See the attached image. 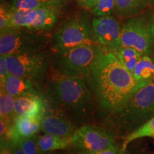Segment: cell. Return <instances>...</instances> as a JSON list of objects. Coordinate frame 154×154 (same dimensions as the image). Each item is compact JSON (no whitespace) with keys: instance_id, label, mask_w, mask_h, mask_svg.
Masks as SVG:
<instances>
[{"instance_id":"obj_4","label":"cell","mask_w":154,"mask_h":154,"mask_svg":"<svg viewBox=\"0 0 154 154\" xmlns=\"http://www.w3.org/2000/svg\"><path fill=\"white\" fill-rule=\"evenodd\" d=\"M51 39L48 32L9 27L0 32V54H22L42 51Z\"/></svg>"},{"instance_id":"obj_33","label":"cell","mask_w":154,"mask_h":154,"mask_svg":"<svg viewBox=\"0 0 154 154\" xmlns=\"http://www.w3.org/2000/svg\"><path fill=\"white\" fill-rule=\"evenodd\" d=\"M153 62H154V51H153Z\"/></svg>"},{"instance_id":"obj_5","label":"cell","mask_w":154,"mask_h":154,"mask_svg":"<svg viewBox=\"0 0 154 154\" xmlns=\"http://www.w3.org/2000/svg\"><path fill=\"white\" fill-rule=\"evenodd\" d=\"M98 50L96 44H84L56 51L53 60L56 71L67 76L88 78Z\"/></svg>"},{"instance_id":"obj_25","label":"cell","mask_w":154,"mask_h":154,"mask_svg":"<svg viewBox=\"0 0 154 154\" xmlns=\"http://www.w3.org/2000/svg\"><path fill=\"white\" fill-rule=\"evenodd\" d=\"M11 18L12 11L10 7H9L5 3H2L0 6V32L11 27Z\"/></svg>"},{"instance_id":"obj_17","label":"cell","mask_w":154,"mask_h":154,"mask_svg":"<svg viewBox=\"0 0 154 154\" xmlns=\"http://www.w3.org/2000/svg\"><path fill=\"white\" fill-rule=\"evenodd\" d=\"M149 5L144 0H115L114 13L119 17H136Z\"/></svg>"},{"instance_id":"obj_13","label":"cell","mask_w":154,"mask_h":154,"mask_svg":"<svg viewBox=\"0 0 154 154\" xmlns=\"http://www.w3.org/2000/svg\"><path fill=\"white\" fill-rule=\"evenodd\" d=\"M47 100L39 95L36 90L15 98L16 116L43 117Z\"/></svg>"},{"instance_id":"obj_7","label":"cell","mask_w":154,"mask_h":154,"mask_svg":"<svg viewBox=\"0 0 154 154\" xmlns=\"http://www.w3.org/2000/svg\"><path fill=\"white\" fill-rule=\"evenodd\" d=\"M121 46L134 48L149 55L154 42V17L140 15L130 18L121 26Z\"/></svg>"},{"instance_id":"obj_2","label":"cell","mask_w":154,"mask_h":154,"mask_svg":"<svg viewBox=\"0 0 154 154\" xmlns=\"http://www.w3.org/2000/svg\"><path fill=\"white\" fill-rule=\"evenodd\" d=\"M49 93L53 103L76 122H84L91 118V96L84 78L56 72L49 81Z\"/></svg>"},{"instance_id":"obj_9","label":"cell","mask_w":154,"mask_h":154,"mask_svg":"<svg viewBox=\"0 0 154 154\" xmlns=\"http://www.w3.org/2000/svg\"><path fill=\"white\" fill-rule=\"evenodd\" d=\"M61 12V4L57 0H49L38 8L29 11L13 12L11 27H25L49 32L57 24Z\"/></svg>"},{"instance_id":"obj_20","label":"cell","mask_w":154,"mask_h":154,"mask_svg":"<svg viewBox=\"0 0 154 154\" xmlns=\"http://www.w3.org/2000/svg\"><path fill=\"white\" fill-rule=\"evenodd\" d=\"M133 76L137 82L154 81V62L149 55L142 56L135 67Z\"/></svg>"},{"instance_id":"obj_14","label":"cell","mask_w":154,"mask_h":154,"mask_svg":"<svg viewBox=\"0 0 154 154\" xmlns=\"http://www.w3.org/2000/svg\"><path fill=\"white\" fill-rule=\"evenodd\" d=\"M42 119L24 116H17L9 131L7 140L18 136L28 137L36 135L42 130Z\"/></svg>"},{"instance_id":"obj_18","label":"cell","mask_w":154,"mask_h":154,"mask_svg":"<svg viewBox=\"0 0 154 154\" xmlns=\"http://www.w3.org/2000/svg\"><path fill=\"white\" fill-rule=\"evenodd\" d=\"M109 51L113 53L119 61L132 74L138 61L143 56L134 48L126 46H121Z\"/></svg>"},{"instance_id":"obj_11","label":"cell","mask_w":154,"mask_h":154,"mask_svg":"<svg viewBox=\"0 0 154 154\" xmlns=\"http://www.w3.org/2000/svg\"><path fill=\"white\" fill-rule=\"evenodd\" d=\"M96 43L101 49L110 51L121 46V26L112 16L97 17L92 20Z\"/></svg>"},{"instance_id":"obj_6","label":"cell","mask_w":154,"mask_h":154,"mask_svg":"<svg viewBox=\"0 0 154 154\" xmlns=\"http://www.w3.org/2000/svg\"><path fill=\"white\" fill-rule=\"evenodd\" d=\"M51 40L55 52L84 44H96L92 23L84 16L76 17L63 23L54 33Z\"/></svg>"},{"instance_id":"obj_8","label":"cell","mask_w":154,"mask_h":154,"mask_svg":"<svg viewBox=\"0 0 154 154\" xmlns=\"http://www.w3.org/2000/svg\"><path fill=\"white\" fill-rule=\"evenodd\" d=\"M5 57L10 74L29 79L34 83L47 76L51 62V55L43 50Z\"/></svg>"},{"instance_id":"obj_27","label":"cell","mask_w":154,"mask_h":154,"mask_svg":"<svg viewBox=\"0 0 154 154\" xmlns=\"http://www.w3.org/2000/svg\"><path fill=\"white\" fill-rule=\"evenodd\" d=\"M9 74L10 73L9 71L6 57L1 55V57H0V82H1L0 84L4 82V81L9 76Z\"/></svg>"},{"instance_id":"obj_34","label":"cell","mask_w":154,"mask_h":154,"mask_svg":"<svg viewBox=\"0 0 154 154\" xmlns=\"http://www.w3.org/2000/svg\"><path fill=\"white\" fill-rule=\"evenodd\" d=\"M43 154H54V153H43Z\"/></svg>"},{"instance_id":"obj_22","label":"cell","mask_w":154,"mask_h":154,"mask_svg":"<svg viewBox=\"0 0 154 154\" xmlns=\"http://www.w3.org/2000/svg\"><path fill=\"white\" fill-rule=\"evenodd\" d=\"M9 140H14L20 146L26 154H43L40 150L37 143V136H28V137H18L14 138Z\"/></svg>"},{"instance_id":"obj_29","label":"cell","mask_w":154,"mask_h":154,"mask_svg":"<svg viewBox=\"0 0 154 154\" xmlns=\"http://www.w3.org/2000/svg\"><path fill=\"white\" fill-rule=\"evenodd\" d=\"M99 0H79V2L82 7L92 9L96 5Z\"/></svg>"},{"instance_id":"obj_1","label":"cell","mask_w":154,"mask_h":154,"mask_svg":"<svg viewBox=\"0 0 154 154\" xmlns=\"http://www.w3.org/2000/svg\"><path fill=\"white\" fill-rule=\"evenodd\" d=\"M88 79L99 106L110 113L128 99L139 84L113 53L99 47Z\"/></svg>"},{"instance_id":"obj_26","label":"cell","mask_w":154,"mask_h":154,"mask_svg":"<svg viewBox=\"0 0 154 154\" xmlns=\"http://www.w3.org/2000/svg\"><path fill=\"white\" fill-rule=\"evenodd\" d=\"M77 154H124L121 148L119 147L116 143L101 151L96 152H81L77 151Z\"/></svg>"},{"instance_id":"obj_23","label":"cell","mask_w":154,"mask_h":154,"mask_svg":"<svg viewBox=\"0 0 154 154\" xmlns=\"http://www.w3.org/2000/svg\"><path fill=\"white\" fill-rule=\"evenodd\" d=\"M49 0H13L10 5L13 12H23L34 10L46 5Z\"/></svg>"},{"instance_id":"obj_21","label":"cell","mask_w":154,"mask_h":154,"mask_svg":"<svg viewBox=\"0 0 154 154\" xmlns=\"http://www.w3.org/2000/svg\"><path fill=\"white\" fill-rule=\"evenodd\" d=\"M145 137L154 138V117L140 126L137 129L134 130V131L125 136L122 146H121L123 152L124 153L126 151L128 144L131 143L132 141Z\"/></svg>"},{"instance_id":"obj_31","label":"cell","mask_w":154,"mask_h":154,"mask_svg":"<svg viewBox=\"0 0 154 154\" xmlns=\"http://www.w3.org/2000/svg\"><path fill=\"white\" fill-rule=\"evenodd\" d=\"M144 1L146 2L148 4H152V3H154V0H144Z\"/></svg>"},{"instance_id":"obj_16","label":"cell","mask_w":154,"mask_h":154,"mask_svg":"<svg viewBox=\"0 0 154 154\" xmlns=\"http://www.w3.org/2000/svg\"><path fill=\"white\" fill-rule=\"evenodd\" d=\"M37 143L42 153L57 150H63L73 146L72 136L61 137L51 134H45L37 136Z\"/></svg>"},{"instance_id":"obj_28","label":"cell","mask_w":154,"mask_h":154,"mask_svg":"<svg viewBox=\"0 0 154 154\" xmlns=\"http://www.w3.org/2000/svg\"><path fill=\"white\" fill-rule=\"evenodd\" d=\"M1 151L4 154H14L10 140H1Z\"/></svg>"},{"instance_id":"obj_32","label":"cell","mask_w":154,"mask_h":154,"mask_svg":"<svg viewBox=\"0 0 154 154\" xmlns=\"http://www.w3.org/2000/svg\"><path fill=\"white\" fill-rule=\"evenodd\" d=\"M0 154H4V153H3V152H2V151H1V152H0Z\"/></svg>"},{"instance_id":"obj_30","label":"cell","mask_w":154,"mask_h":154,"mask_svg":"<svg viewBox=\"0 0 154 154\" xmlns=\"http://www.w3.org/2000/svg\"><path fill=\"white\" fill-rule=\"evenodd\" d=\"M11 146H12L13 151L14 152V154H26L25 152L23 151V149L20 147V146L14 140H10Z\"/></svg>"},{"instance_id":"obj_12","label":"cell","mask_w":154,"mask_h":154,"mask_svg":"<svg viewBox=\"0 0 154 154\" xmlns=\"http://www.w3.org/2000/svg\"><path fill=\"white\" fill-rule=\"evenodd\" d=\"M42 131L45 134H51L61 137L72 136L74 126L66 112L53 102L47 101V108L42 119Z\"/></svg>"},{"instance_id":"obj_15","label":"cell","mask_w":154,"mask_h":154,"mask_svg":"<svg viewBox=\"0 0 154 154\" xmlns=\"http://www.w3.org/2000/svg\"><path fill=\"white\" fill-rule=\"evenodd\" d=\"M34 86V83L29 79L11 74H9L4 82L1 84V88H4L7 93L14 98L34 91L35 90Z\"/></svg>"},{"instance_id":"obj_10","label":"cell","mask_w":154,"mask_h":154,"mask_svg":"<svg viewBox=\"0 0 154 154\" xmlns=\"http://www.w3.org/2000/svg\"><path fill=\"white\" fill-rule=\"evenodd\" d=\"M73 146L77 151L96 152L114 145L111 133L94 125L86 124L75 131L72 136Z\"/></svg>"},{"instance_id":"obj_19","label":"cell","mask_w":154,"mask_h":154,"mask_svg":"<svg viewBox=\"0 0 154 154\" xmlns=\"http://www.w3.org/2000/svg\"><path fill=\"white\" fill-rule=\"evenodd\" d=\"M0 116L1 119L12 126L16 119L15 98L2 88L0 91Z\"/></svg>"},{"instance_id":"obj_3","label":"cell","mask_w":154,"mask_h":154,"mask_svg":"<svg viewBox=\"0 0 154 154\" xmlns=\"http://www.w3.org/2000/svg\"><path fill=\"white\" fill-rule=\"evenodd\" d=\"M153 117L154 81H144L139 82L131 95L119 109L110 113L109 124L119 134L126 136Z\"/></svg>"},{"instance_id":"obj_24","label":"cell","mask_w":154,"mask_h":154,"mask_svg":"<svg viewBox=\"0 0 154 154\" xmlns=\"http://www.w3.org/2000/svg\"><path fill=\"white\" fill-rule=\"evenodd\" d=\"M114 9L115 0H99L91 10L96 17H107L114 12Z\"/></svg>"}]
</instances>
